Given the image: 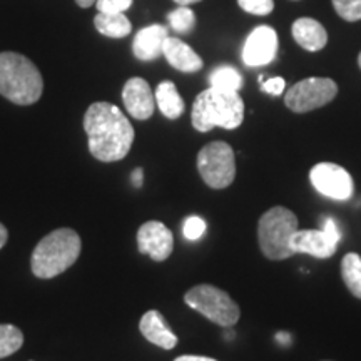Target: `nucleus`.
<instances>
[{
	"instance_id": "nucleus-1",
	"label": "nucleus",
	"mask_w": 361,
	"mask_h": 361,
	"mask_svg": "<svg viewBox=\"0 0 361 361\" xmlns=\"http://www.w3.org/2000/svg\"><path fill=\"white\" fill-rule=\"evenodd\" d=\"M90 154L102 162H116L129 154L134 128L119 107L111 102H94L84 116Z\"/></svg>"
},
{
	"instance_id": "nucleus-2",
	"label": "nucleus",
	"mask_w": 361,
	"mask_h": 361,
	"mask_svg": "<svg viewBox=\"0 0 361 361\" xmlns=\"http://www.w3.org/2000/svg\"><path fill=\"white\" fill-rule=\"evenodd\" d=\"M245 119V102L238 92L209 87L202 90L192 104L194 129L207 133L214 128L236 129Z\"/></svg>"
},
{
	"instance_id": "nucleus-3",
	"label": "nucleus",
	"mask_w": 361,
	"mask_h": 361,
	"mask_svg": "<svg viewBox=\"0 0 361 361\" xmlns=\"http://www.w3.org/2000/svg\"><path fill=\"white\" fill-rule=\"evenodd\" d=\"M44 90L40 71L17 52H0V94L17 106L37 102Z\"/></svg>"
},
{
	"instance_id": "nucleus-4",
	"label": "nucleus",
	"mask_w": 361,
	"mask_h": 361,
	"mask_svg": "<svg viewBox=\"0 0 361 361\" xmlns=\"http://www.w3.org/2000/svg\"><path fill=\"white\" fill-rule=\"evenodd\" d=\"M82 250L80 236L71 228H59L40 239L30 259L32 273L40 279H51L75 263Z\"/></svg>"
},
{
	"instance_id": "nucleus-5",
	"label": "nucleus",
	"mask_w": 361,
	"mask_h": 361,
	"mask_svg": "<svg viewBox=\"0 0 361 361\" xmlns=\"http://www.w3.org/2000/svg\"><path fill=\"white\" fill-rule=\"evenodd\" d=\"M298 231V218L293 211L274 206L261 216L258 223V241L263 255L271 261H283L295 255L291 239Z\"/></svg>"
},
{
	"instance_id": "nucleus-6",
	"label": "nucleus",
	"mask_w": 361,
	"mask_h": 361,
	"mask_svg": "<svg viewBox=\"0 0 361 361\" xmlns=\"http://www.w3.org/2000/svg\"><path fill=\"white\" fill-rule=\"evenodd\" d=\"M184 301L197 313L206 316L209 322L229 328L238 323L241 310L228 293L213 284H197L184 295Z\"/></svg>"
},
{
	"instance_id": "nucleus-7",
	"label": "nucleus",
	"mask_w": 361,
	"mask_h": 361,
	"mask_svg": "<svg viewBox=\"0 0 361 361\" xmlns=\"http://www.w3.org/2000/svg\"><path fill=\"white\" fill-rule=\"evenodd\" d=\"M197 171L209 188L224 189L236 178V157L229 144L214 141L206 144L197 154Z\"/></svg>"
},
{
	"instance_id": "nucleus-8",
	"label": "nucleus",
	"mask_w": 361,
	"mask_h": 361,
	"mask_svg": "<svg viewBox=\"0 0 361 361\" xmlns=\"http://www.w3.org/2000/svg\"><path fill=\"white\" fill-rule=\"evenodd\" d=\"M338 85L328 78H310L293 85L284 96L286 107L296 114L319 109L336 97Z\"/></svg>"
},
{
	"instance_id": "nucleus-9",
	"label": "nucleus",
	"mask_w": 361,
	"mask_h": 361,
	"mask_svg": "<svg viewBox=\"0 0 361 361\" xmlns=\"http://www.w3.org/2000/svg\"><path fill=\"white\" fill-rule=\"evenodd\" d=\"M310 180L316 191L329 200L348 201L353 196V178L348 171L335 162H318L310 171Z\"/></svg>"
},
{
	"instance_id": "nucleus-10",
	"label": "nucleus",
	"mask_w": 361,
	"mask_h": 361,
	"mask_svg": "<svg viewBox=\"0 0 361 361\" xmlns=\"http://www.w3.org/2000/svg\"><path fill=\"white\" fill-rule=\"evenodd\" d=\"M139 252L154 261H166L173 255L174 236L166 224L159 221H147L137 231Z\"/></svg>"
},
{
	"instance_id": "nucleus-11",
	"label": "nucleus",
	"mask_w": 361,
	"mask_h": 361,
	"mask_svg": "<svg viewBox=\"0 0 361 361\" xmlns=\"http://www.w3.org/2000/svg\"><path fill=\"white\" fill-rule=\"evenodd\" d=\"M278 52V34L273 27L259 25L250 34L243 47V62L247 67H259L273 62Z\"/></svg>"
},
{
	"instance_id": "nucleus-12",
	"label": "nucleus",
	"mask_w": 361,
	"mask_h": 361,
	"mask_svg": "<svg viewBox=\"0 0 361 361\" xmlns=\"http://www.w3.org/2000/svg\"><path fill=\"white\" fill-rule=\"evenodd\" d=\"M123 102L134 119L146 121L154 114L156 97L147 80L141 78H133L126 82L123 89Z\"/></svg>"
},
{
	"instance_id": "nucleus-13",
	"label": "nucleus",
	"mask_w": 361,
	"mask_h": 361,
	"mask_svg": "<svg viewBox=\"0 0 361 361\" xmlns=\"http://www.w3.org/2000/svg\"><path fill=\"white\" fill-rule=\"evenodd\" d=\"M291 247L295 255L305 252L318 259H328L336 252L338 243L333 241L323 229H298L291 239Z\"/></svg>"
},
{
	"instance_id": "nucleus-14",
	"label": "nucleus",
	"mask_w": 361,
	"mask_h": 361,
	"mask_svg": "<svg viewBox=\"0 0 361 361\" xmlns=\"http://www.w3.org/2000/svg\"><path fill=\"white\" fill-rule=\"evenodd\" d=\"M139 329L149 343L159 346L162 350H173L178 345V336L174 335L173 329L169 328V324L166 323L164 316L159 311H146L141 318V323H139Z\"/></svg>"
},
{
	"instance_id": "nucleus-15",
	"label": "nucleus",
	"mask_w": 361,
	"mask_h": 361,
	"mask_svg": "<svg viewBox=\"0 0 361 361\" xmlns=\"http://www.w3.org/2000/svg\"><path fill=\"white\" fill-rule=\"evenodd\" d=\"M168 37L169 32L164 25L154 24L144 27L134 37V56L139 61H154V59L162 56V47H164V42Z\"/></svg>"
},
{
	"instance_id": "nucleus-16",
	"label": "nucleus",
	"mask_w": 361,
	"mask_h": 361,
	"mask_svg": "<svg viewBox=\"0 0 361 361\" xmlns=\"http://www.w3.org/2000/svg\"><path fill=\"white\" fill-rule=\"evenodd\" d=\"M162 56L174 69L180 72H197L202 69V59L180 39L168 37L162 47Z\"/></svg>"
},
{
	"instance_id": "nucleus-17",
	"label": "nucleus",
	"mask_w": 361,
	"mask_h": 361,
	"mask_svg": "<svg viewBox=\"0 0 361 361\" xmlns=\"http://www.w3.org/2000/svg\"><path fill=\"white\" fill-rule=\"evenodd\" d=\"M291 32L296 42L308 52L322 51L328 44L326 29L318 20L310 19V17H301V19L295 20Z\"/></svg>"
},
{
	"instance_id": "nucleus-18",
	"label": "nucleus",
	"mask_w": 361,
	"mask_h": 361,
	"mask_svg": "<svg viewBox=\"0 0 361 361\" xmlns=\"http://www.w3.org/2000/svg\"><path fill=\"white\" fill-rule=\"evenodd\" d=\"M154 97L156 106L159 107L162 116H166L168 119H178V117L183 116L184 101L178 92V87H176L174 82H171V80L161 82L157 85Z\"/></svg>"
},
{
	"instance_id": "nucleus-19",
	"label": "nucleus",
	"mask_w": 361,
	"mask_h": 361,
	"mask_svg": "<svg viewBox=\"0 0 361 361\" xmlns=\"http://www.w3.org/2000/svg\"><path fill=\"white\" fill-rule=\"evenodd\" d=\"M94 25L102 35L111 39L128 37L133 25L124 13H102L99 12L94 19Z\"/></svg>"
},
{
	"instance_id": "nucleus-20",
	"label": "nucleus",
	"mask_w": 361,
	"mask_h": 361,
	"mask_svg": "<svg viewBox=\"0 0 361 361\" xmlns=\"http://www.w3.org/2000/svg\"><path fill=\"white\" fill-rule=\"evenodd\" d=\"M341 276L351 295L361 300V256L348 252L341 261Z\"/></svg>"
},
{
	"instance_id": "nucleus-21",
	"label": "nucleus",
	"mask_w": 361,
	"mask_h": 361,
	"mask_svg": "<svg viewBox=\"0 0 361 361\" xmlns=\"http://www.w3.org/2000/svg\"><path fill=\"white\" fill-rule=\"evenodd\" d=\"M209 84L214 89L239 92V89L243 87V75L231 66H221L211 72Z\"/></svg>"
},
{
	"instance_id": "nucleus-22",
	"label": "nucleus",
	"mask_w": 361,
	"mask_h": 361,
	"mask_svg": "<svg viewBox=\"0 0 361 361\" xmlns=\"http://www.w3.org/2000/svg\"><path fill=\"white\" fill-rule=\"evenodd\" d=\"M24 345V335L13 324H0V358H7L20 350Z\"/></svg>"
},
{
	"instance_id": "nucleus-23",
	"label": "nucleus",
	"mask_w": 361,
	"mask_h": 361,
	"mask_svg": "<svg viewBox=\"0 0 361 361\" xmlns=\"http://www.w3.org/2000/svg\"><path fill=\"white\" fill-rule=\"evenodd\" d=\"M168 20L169 25L173 27V30L179 34H189L194 29V25H196V16H194V12L184 6H179V8L169 12Z\"/></svg>"
},
{
	"instance_id": "nucleus-24",
	"label": "nucleus",
	"mask_w": 361,
	"mask_h": 361,
	"mask_svg": "<svg viewBox=\"0 0 361 361\" xmlns=\"http://www.w3.org/2000/svg\"><path fill=\"white\" fill-rule=\"evenodd\" d=\"M341 19L348 22L361 20V0H331Z\"/></svg>"
},
{
	"instance_id": "nucleus-25",
	"label": "nucleus",
	"mask_w": 361,
	"mask_h": 361,
	"mask_svg": "<svg viewBox=\"0 0 361 361\" xmlns=\"http://www.w3.org/2000/svg\"><path fill=\"white\" fill-rule=\"evenodd\" d=\"M238 6L252 16H268L273 12L274 0H238Z\"/></svg>"
},
{
	"instance_id": "nucleus-26",
	"label": "nucleus",
	"mask_w": 361,
	"mask_h": 361,
	"mask_svg": "<svg viewBox=\"0 0 361 361\" xmlns=\"http://www.w3.org/2000/svg\"><path fill=\"white\" fill-rule=\"evenodd\" d=\"M206 231V223L204 219L200 218V216H189V218L184 221L183 226V234L184 238L189 239V241H197L202 234Z\"/></svg>"
},
{
	"instance_id": "nucleus-27",
	"label": "nucleus",
	"mask_w": 361,
	"mask_h": 361,
	"mask_svg": "<svg viewBox=\"0 0 361 361\" xmlns=\"http://www.w3.org/2000/svg\"><path fill=\"white\" fill-rule=\"evenodd\" d=\"M133 6V0H97L96 7L102 13H123Z\"/></svg>"
},
{
	"instance_id": "nucleus-28",
	"label": "nucleus",
	"mask_w": 361,
	"mask_h": 361,
	"mask_svg": "<svg viewBox=\"0 0 361 361\" xmlns=\"http://www.w3.org/2000/svg\"><path fill=\"white\" fill-rule=\"evenodd\" d=\"M284 84L286 82H284L283 78H273L261 82V90L266 94H271V96H281L284 90Z\"/></svg>"
},
{
	"instance_id": "nucleus-29",
	"label": "nucleus",
	"mask_w": 361,
	"mask_h": 361,
	"mask_svg": "<svg viewBox=\"0 0 361 361\" xmlns=\"http://www.w3.org/2000/svg\"><path fill=\"white\" fill-rule=\"evenodd\" d=\"M323 231L328 234L329 238L333 239V241L335 243H340V239H341V231H340V228H338V223L333 218H328V219H324V223H323Z\"/></svg>"
},
{
	"instance_id": "nucleus-30",
	"label": "nucleus",
	"mask_w": 361,
	"mask_h": 361,
	"mask_svg": "<svg viewBox=\"0 0 361 361\" xmlns=\"http://www.w3.org/2000/svg\"><path fill=\"white\" fill-rule=\"evenodd\" d=\"M174 361H218L214 358H207V356H197V355H184L176 358Z\"/></svg>"
},
{
	"instance_id": "nucleus-31",
	"label": "nucleus",
	"mask_w": 361,
	"mask_h": 361,
	"mask_svg": "<svg viewBox=\"0 0 361 361\" xmlns=\"http://www.w3.org/2000/svg\"><path fill=\"white\" fill-rule=\"evenodd\" d=\"M142 180H144V171L141 168H137L133 173V184L135 188H141L142 186Z\"/></svg>"
},
{
	"instance_id": "nucleus-32",
	"label": "nucleus",
	"mask_w": 361,
	"mask_h": 361,
	"mask_svg": "<svg viewBox=\"0 0 361 361\" xmlns=\"http://www.w3.org/2000/svg\"><path fill=\"white\" fill-rule=\"evenodd\" d=\"M7 238H8V233H7V228L0 223V250H2L4 246H6L7 243Z\"/></svg>"
},
{
	"instance_id": "nucleus-33",
	"label": "nucleus",
	"mask_w": 361,
	"mask_h": 361,
	"mask_svg": "<svg viewBox=\"0 0 361 361\" xmlns=\"http://www.w3.org/2000/svg\"><path fill=\"white\" fill-rule=\"evenodd\" d=\"M97 0H75V4H78L79 7H82V8H87V7H90L92 6V4H96Z\"/></svg>"
},
{
	"instance_id": "nucleus-34",
	"label": "nucleus",
	"mask_w": 361,
	"mask_h": 361,
	"mask_svg": "<svg viewBox=\"0 0 361 361\" xmlns=\"http://www.w3.org/2000/svg\"><path fill=\"white\" fill-rule=\"evenodd\" d=\"M178 6H184V7H189L191 4H196V2H201V0H174Z\"/></svg>"
},
{
	"instance_id": "nucleus-35",
	"label": "nucleus",
	"mask_w": 361,
	"mask_h": 361,
	"mask_svg": "<svg viewBox=\"0 0 361 361\" xmlns=\"http://www.w3.org/2000/svg\"><path fill=\"white\" fill-rule=\"evenodd\" d=\"M278 340L279 343H290V335H286V333H278Z\"/></svg>"
},
{
	"instance_id": "nucleus-36",
	"label": "nucleus",
	"mask_w": 361,
	"mask_h": 361,
	"mask_svg": "<svg viewBox=\"0 0 361 361\" xmlns=\"http://www.w3.org/2000/svg\"><path fill=\"white\" fill-rule=\"evenodd\" d=\"M358 66H360V69H361V52H360V56H358Z\"/></svg>"
}]
</instances>
